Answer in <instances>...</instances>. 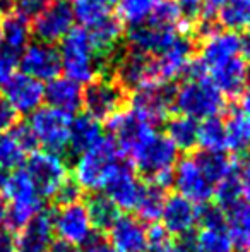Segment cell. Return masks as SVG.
<instances>
[{
    "mask_svg": "<svg viewBox=\"0 0 250 252\" xmlns=\"http://www.w3.org/2000/svg\"><path fill=\"white\" fill-rule=\"evenodd\" d=\"M187 74V79L175 88L173 108L180 115L190 117L197 122L209 117H218L224 110L226 98L200 72L195 62Z\"/></svg>",
    "mask_w": 250,
    "mask_h": 252,
    "instance_id": "1",
    "label": "cell"
},
{
    "mask_svg": "<svg viewBox=\"0 0 250 252\" xmlns=\"http://www.w3.org/2000/svg\"><path fill=\"white\" fill-rule=\"evenodd\" d=\"M178 153L180 151L165 134L154 132L129 156V159L147 184L168 189L178 161Z\"/></svg>",
    "mask_w": 250,
    "mask_h": 252,
    "instance_id": "2",
    "label": "cell"
},
{
    "mask_svg": "<svg viewBox=\"0 0 250 252\" xmlns=\"http://www.w3.org/2000/svg\"><path fill=\"white\" fill-rule=\"evenodd\" d=\"M62 62V72L65 77L83 84H87L101 76L105 59L94 48L89 34L84 28H72L58 47Z\"/></svg>",
    "mask_w": 250,
    "mask_h": 252,
    "instance_id": "3",
    "label": "cell"
},
{
    "mask_svg": "<svg viewBox=\"0 0 250 252\" xmlns=\"http://www.w3.org/2000/svg\"><path fill=\"white\" fill-rule=\"evenodd\" d=\"M125 156L110 137H103L87 151L77 155L74 163V180L86 192H101Z\"/></svg>",
    "mask_w": 250,
    "mask_h": 252,
    "instance_id": "4",
    "label": "cell"
},
{
    "mask_svg": "<svg viewBox=\"0 0 250 252\" xmlns=\"http://www.w3.org/2000/svg\"><path fill=\"white\" fill-rule=\"evenodd\" d=\"M238 55L250 57V48L240 33L211 26V24L200 30L199 59L194 60L200 70H206L214 63H220L223 60Z\"/></svg>",
    "mask_w": 250,
    "mask_h": 252,
    "instance_id": "5",
    "label": "cell"
},
{
    "mask_svg": "<svg viewBox=\"0 0 250 252\" xmlns=\"http://www.w3.org/2000/svg\"><path fill=\"white\" fill-rule=\"evenodd\" d=\"M70 120H72L70 113L47 105L40 106L36 112L31 113L28 126H29L38 146L60 155L69 146Z\"/></svg>",
    "mask_w": 250,
    "mask_h": 252,
    "instance_id": "6",
    "label": "cell"
},
{
    "mask_svg": "<svg viewBox=\"0 0 250 252\" xmlns=\"http://www.w3.org/2000/svg\"><path fill=\"white\" fill-rule=\"evenodd\" d=\"M24 170L43 199H54L58 187L69 179V168L62 155L47 150L31 153Z\"/></svg>",
    "mask_w": 250,
    "mask_h": 252,
    "instance_id": "7",
    "label": "cell"
},
{
    "mask_svg": "<svg viewBox=\"0 0 250 252\" xmlns=\"http://www.w3.org/2000/svg\"><path fill=\"white\" fill-rule=\"evenodd\" d=\"M107 122L108 130L111 134L110 139L117 144V148L125 158H129L151 134L156 132V126L130 106L122 108Z\"/></svg>",
    "mask_w": 250,
    "mask_h": 252,
    "instance_id": "8",
    "label": "cell"
},
{
    "mask_svg": "<svg viewBox=\"0 0 250 252\" xmlns=\"http://www.w3.org/2000/svg\"><path fill=\"white\" fill-rule=\"evenodd\" d=\"M74 16L69 0H50L31 23V34L36 41L43 43H60L74 28Z\"/></svg>",
    "mask_w": 250,
    "mask_h": 252,
    "instance_id": "9",
    "label": "cell"
},
{
    "mask_svg": "<svg viewBox=\"0 0 250 252\" xmlns=\"http://www.w3.org/2000/svg\"><path fill=\"white\" fill-rule=\"evenodd\" d=\"M175 86L160 79H151L139 90L132 91L130 108L158 126L173 110Z\"/></svg>",
    "mask_w": 250,
    "mask_h": 252,
    "instance_id": "10",
    "label": "cell"
},
{
    "mask_svg": "<svg viewBox=\"0 0 250 252\" xmlns=\"http://www.w3.org/2000/svg\"><path fill=\"white\" fill-rule=\"evenodd\" d=\"M125 91L110 77H96L83 90V106L86 113L98 120H108L124 108Z\"/></svg>",
    "mask_w": 250,
    "mask_h": 252,
    "instance_id": "11",
    "label": "cell"
},
{
    "mask_svg": "<svg viewBox=\"0 0 250 252\" xmlns=\"http://www.w3.org/2000/svg\"><path fill=\"white\" fill-rule=\"evenodd\" d=\"M171 187L177 194H180L182 197H185V199H189L197 206L206 204V202L213 199L214 186L206 179L200 166L197 165L194 155L185 156V158L177 161L173 168Z\"/></svg>",
    "mask_w": 250,
    "mask_h": 252,
    "instance_id": "12",
    "label": "cell"
},
{
    "mask_svg": "<svg viewBox=\"0 0 250 252\" xmlns=\"http://www.w3.org/2000/svg\"><path fill=\"white\" fill-rule=\"evenodd\" d=\"M194 63V43L189 36L178 34L165 50L153 57L154 79L173 83L187 74Z\"/></svg>",
    "mask_w": 250,
    "mask_h": 252,
    "instance_id": "13",
    "label": "cell"
},
{
    "mask_svg": "<svg viewBox=\"0 0 250 252\" xmlns=\"http://www.w3.org/2000/svg\"><path fill=\"white\" fill-rule=\"evenodd\" d=\"M54 230L62 240L72 242L76 246H86L94 235L93 223L86 211L83 201L74 204L58 206L54 211Z\"/></svg>",
    "mask_w": 250,
    "mask_h": 252,
    "instance_id": "14",
    "label": "cell"
},
{
    "mask_svg": "<svg viewBox=\"0 0 250 252\" xmlns=\"http://www.w3.org/2000/svg\"><path fill=\"white\" fill-rule=\"evenodd\" d=\"M23 74L34 77L40 83H48L60 76L62 62L60 53L55 45L34 41L19 53V63Z\"/></svg>",
    "mask_w": 250,
    "mask_h": 252,
    "instance_id": "15",
    "label": "cell"
},
{
    "mask_svg": "<svg viewBox=\"0 0 250 252\" xmlns=\"http://www.w3.org/2000/svg\"><path fill=\"white\" fill-rule=\"evenodd\" d=\"M200 72L220 90L224 98H237L250 79V57H231Z\"/></svg>",
    "mask_w": 250,
    "mask_h": 252,
    "instance_id": "16",
    "label": "cell"
},
{
    "mask_svg": "<svg viewBox=\"0 0 250 252\" xmlns=\"http://www.w3.org/2000/svg\"><path fill=\"white\" fill-rule=\"evenodd\" d=\"M2 98L21 115H31L45 100V86L28 74H14L2 86Z\"/></svg>",
    "mask_w": 250,
    "mask_h": 252,
    "instance_id": "17",
    "label": "cell"
},
{
    "mask_svg": "<svg viewBox=\"0 0 250 252\" xmlns=\"http://www.w3.org/2000/svg\"><path fill=\"white\" fill-rule=\"evenodd\" d=\"M142 189L144 184L137 179L134 166L127 159H124L113 172V175L108 179L103 194L117 206L118 211L129 213L136 211V206L140 199Z\"/></svg>",
    "mask_w": 250,
    "mask_h": 252,
    "instance_id": "18",
    "label": "cell"
},
{
    "mask_svg": "<svg viewBox=\"0 0 250 252\" xmlns=\"http://www.w3.org/2000/svg\"><path fill=\"white\" fill-rule=\"evenodd\" d=\"M154 79L153 57L136 50H127L117 57L113 67V81L124 91H136Z\"/></svg>",
    "mask_w": 250,
    "mask_h": 252,
    "instance_id": "19",
    "label": "cell"
},
{
    "mask_svg": "<svg viewBox=\"0 0 250 252\" xmlns=\"http://www.w3.org/2000/svg\"><path fill=\"white\" fill-rule=\"evenodd\" d=\"M161 226L171 237H184L192 233L197 225V204L173 192L165 199L163 211L160 216Z\"/></svg>",
    "mask_w": 250,
    "mask_h": 252,
    "instance_id": "20",
    "label": "cell"
},
{
    "mask_svg": "<svg viewBox=\"0 0 250 252\" xmlns=\"http://www.w3.org/2000/svg\"><path fill=\"white\" fill-rule=\"evenodd\" d=\"M54 235V211L41 209L16 235V252H48Z\"/></svg>",
    "mask_w": 250,
    "mask_h": 252,
    "instance_id": "21",
    "label": "cell"
},
{
    "mask_svg": "<svg viewBox=\"0 0 250 252\" xmlns=\"http://www.w3.org/2000/svg\"><path fill=\"white\" fill-rule=\"evenodd\" d=\"M108 242L118 252H146L149 237L146 223L137 216H118L108 230Z\"/></svg>",
    "mask_w": 250,
    "mask_h": 252,
    "instance_id": "22",
    "label": "cell"
},
{
    "mask_svg": "<svg viewBox=\"0 0 250 252\" xmlns=\"http://www.w3.org/2000/svg\"><path fill=\"white\" fill-rule=\"evenodd\" d=\"M45 100L52 108L62 110L72 115L83 108V86L65 76H58L47 83Z\"/></svg>",
    "mask_w": 250,
    "mask_h": 252,
    "instance_id": "23",
    "label": "cell"
},
{
    "mask_svg": "<svg viewBox=\"0 0 250 252\" xmlns=\"http://www.w3.org/2000/svg\"><path fill=\"white\" fill-rule=\"evenodd\" d=\"M103 126L101 120L91 117L89 113H77L70 120V130H69V150L74 155L87 151L103 139Z\"/></svg>",
    "mask_w": 250,
    "mask_h": 252,
    "instance_id": "24",
    "label": "cell"
},
{
    "mask_svg": "<svg viewBox=\"0 0 250 252\" xmlns=\"http://www.w3.org/2000/svg\"><path fill=\"white\" fill-rule=\"evenodd\" d=\"M86 31L89 34L91 41H93L94 48L107 60L108 57L115 55L118 45H120L122 36H124V24L117 17L110 16L107 19L100 21L98 24H94V26L87 28Z\"/></svg>",
    "mask_w": 250,
    "mask_h": 252,
    "instance_id": "25",
    "label": "cell"
},
{
    "mask_svg": "<svg viewBox=\"0 0 250 252\" xmlns=\"http://www.w3.org/2000/svg\"><path fill=\"white\" fill-rule=\"evenodd\" d=\"M31 21L17 10L2 16V47L19 55L29 45L31 40Z\"/></svg>",
    "mask_w": 250,
    "mask_h": 252,
    "instance_id": "26",
    "label": "cell"
},
{
    "mask_svg": "<svg viewBox=\"0 0 250 252\" xmlns=\"http://www.w3.org/2000/svg\"><path fill=\"white\" fill-rule=\"evenodd\" d=\"M226 151L244 156L250 153V117L235 110L224 120Z\"/></svg>",
    "mask_w": 250,
    "mask_h": 252,
    "instance_id": "27",
    "label": "cell"
},
{
    "mask_svg": "<svg viewBox=\"0 0 250 252\" xmlns=\"http://www.w3.org/2000/svg\"><path fill=\"white\" fill-rule=\"evenodd\" d=\"M220 28L242 31L250 24V0H221L213 14Z\"/></svg>",
    "mask_w": 250,
    "mask_h": 252,
    "instance_id": "28",
    "label": "cell"
},
{
    "mask_svg": "<svg viewBox=\"0 0 250 252\" xmlns=\"http://www.w3.org/2000/svg\"><path fill=\"white\" fill-rule=\"evenodd\" d=\"M69 3L74 21L84 30L113 16L115 0H70Z\"/></svg>",
    "mask_w": 250,
    "mask_h": 252,
    "instance_id": "29",
    "label": "cell"
},
{
    "mask_svg": "<svg viewBox=\"0 0 250 252\" xmlns=\"http://www.w3.org/2000/svg\"><path fill=\"white\" fill-rule=\"evenodd\" d=\"M197 130L199 122L185 115H175L167 122L165 136L173 143L178 151H192L197 148Z\"/></svg>",
    "mask_w": 250,
    "mask_h": 252,
    "instance_id": "30",
    "label": "cell"
},
{
    "mask_svg": "<svg viewBox=\"0 0 250 252\" xmlns=\"http://www.w3.org/2000/svg\"><path fill=\"white\" fill-rule=\"evenodd\" d=\"M84 206L96 232H108L115 220L120 216L118 208L103 192H91Z\"/></svg>",
    "mask_w": 250,
    "mask_h": 252,
    "instance_id": "31",
    "label": "cell"
},
{
    "mask_svg": "<svg viewBox=\"0 0 250 252\" xmlns=\"http://www.w3.org/2000/svg\"><path fill=\"white\" fill-rule=\"evenodd\" d=\"M226 220L235 252H250V202H240L226 213Z\"/></svg>",
    "mask_w": 250,
    "mask_h": 252,
    "instance_id": "32",
    "label": "cell"
},
{
    "mask_svg": "<svg viewBox=\"0 0 250 252\" xmlns=\"http://www.w3.org/2000/svg\"><path fill=\"white\" fill-rule=\"evenodd\" d=\"M160 0H115V14L124 26L136 28L147 23Z\"/></svg>",
    "mask_w": 250,
    "mask_h": 252,
    "instance_id": "33",
    "label": "cell"
},
{
    "mask_svg": "<svg viewBox=\"0 0 250 252\" xmlns=\"http://www.w3.org/2000/svg\"><path fill=\"white\" fill-rule=\"evenodd\" d=\"M195 252H235L233 239L226 226H200L194 233Z\"/></svg>",
    "mask_w": 250,
    "mask_h": 252,
    "instance_id": "34",
    "label": "cell"
},
{
    "mask_svg": "<svg viewBox=\"0 0 250 252\" xmlns=\"http://www.w3.org/2000/svg\"><path fill=\"white\" fill-rule=\"evenodd\" d=\"M194 158L213 186L233 173L235 163L231 161L230 156L224 155V151H199L194 155Z\"/></svg>",
    "mask_w": 250,
    "mask_h": 252,
    "instance_id": "35",
    "label": "cell"
},
{
    "mask_svg": "<svg viewBox=\"0 0 250 252\" xmlns=\"http://www.w3.org/2000/svg\"><path fill=\"white\" fill-rule=\"evenodd\" d=\"M165 199H167V189L158 187L154 184H144L140 199L136 206L137 218L142 223H156L160 221L161 211H163Z\"/></svg>",
    "mask_w": 250,
    "mask_h": 252,
    "instance_id": "36",
    "label": "cell"
},
{
    "mask_svg": "<svg viewBox=\"0 0 250 252\" xmlns=\"http://www.w3.org/2000/svg\"><path fill=\"white\" fill-rule=\"evenodd\" d=\"M197 146L200 148V151H226L224 120L220 115L209 117L199 122Z\"/></svg>",
    "mask_w": 250,
    "mask_h": 252,
    "instance_id": "37",
    "label": "cell"
},
{
    "mask_svg": "<svg viewBox=\"0 0 250 252\" xmlns=\"http://www.w3.org/2000/svg\"><path fill=\"white\" fill-rule=\"evenodd\" d=\"M213 199L218 208H221L224 213H230L233 208H237L240 202H244V194L242 187L238 184L235 173H230L223 180L214 186L213 189Z\"/></svg>",
    "mask_w": 250,
    "mask_h": 252,
    "instance_id": "38",
    "label": "cell"
},
{
    "mask_svg": "<svg viewBox=\"0 0 250 252\" xmlns=\"http://www.w3.org/2000/svg\"><path fill=\"white\" fill-rule=\"evenodd\" d=\"M26 155L28 153L10 134V130L0 134V172L10 173L21 168V165L26 159Z\"/></svg>",
    "mask_w": 250,
    "mask_h": 252,
    "instance_id": "39",
    "label": "cell"
},
{
    "mask_svg": "<svg viewBox=\"0 0 250 252\" xmlns=\"http://www.w3.org/2000/svg\"><path fill=\"white\" fill-rule=\"evenodd\" d=\"M175 5L180 26L197 28L207 21L206 0H171Z\"/></svg>",
    "mask_w": 250,
    "mask_h": 252,
    "instance_id": "40",
    "label": "cell"
},
{
    "mask_svg": "<svg viewBox=\"0 0 250 252\" xmlns=\"http://www.w3.org/2000/svg\"><path fill=\"white\" fill-rule=\"evenodd\" d=\"M147 237H149V244L146 252H177L173 239L165 232L161 225H153L151 228H147Z\"/></svg>",
    "mask_w": 250,
    "mask_h": 252,
    "instance_id": "41",
    "label": "cell"
},
{
    "mask_svg": "<svg viewBox=\"0 0 250 252\" xmlns=\"http://www.w3.org/2000/svg\"><path fill=\"white\" fill-rule=\"evenodd\" d=\"M84 190L79 187V184L74 179H67L65 182L58 187V190L54 196V202L58 206H67V204H74V202H79L83 199Z\"/></svg>",
    "mask_w": 250,
    "mask_h": 252,
    "instance_id": "42",
    "label": "cell"
},
{
    "mask_svg": "<svg viewBox=\"0 0 250 252\" xmlns=\"http://www.w3.org/2000/svg\"><path fill=\"white\" fill-rule=\"evenodd\" d=\"M17 63H19V55L0 45V88L16 74V69L19 67Z\"/></svg>",
    "mask_w": 250,
    "mask_h": 252,
    "instance_id": "43",
    "label": "cell"
},
{
    "mask_svg": "<svg viewBox=\"0 0 250 252\" xmlns=\"http://www.w3.org/2000/svg\"><path fill=\"white\" fill-rule=\"evenodd\" d=\"M233 173L242 187L244 201L250 202V153L238 158V161L233 166Z\"/></svg>",
    "mask_w": 250,
    "mask_h": 252,
    "instance_id": "44",
    "label": "cell"
},
{
    "mask_svg": "<svg viewBox=\"0 0 250 252\" xmlns=\"http://www.w3.org/2000/svg\"><path fill=\"white\" fill-rule=\"evenodd\" d=\"M10 134L16 137V141L23 146V150L26 153H29L31 155L33 151L38 150V143H36V139H34L33 132H31L29 126H28V122L16 124V126L10 129Z\"/></svg>",
    "mask_w": 250,
    "mask_h": 252,
    "instance_id": "45",
    "label": "cell"
},
{
    "mask_svg": "<svg viewBox=\"0 0 250 252\" xmlns=\"http://www.w3.org/2000/svg\"><path fill=\"white\" fill-rule=\"evenodd\" d=\"M50 0H14V10L26 16L28 19L34 17L41 9H43Z\"/></svg>",
    "mask_w": 250,
    "mask_h": 252,
    "instance_id": "46",
    "label": "cell"
},
{
    "mask_svg": "<svg viewBox=\"0 0 250 252\" xmlns=\"http://www.w3.org/2000/svg\"><path fill=\"white\" fill-rule=\"evenodd\" d=\"M17 124V113L12 110V106L9 105L0 94V130L7 132Z\"/></svg>",
    "mask_w": 250,
    "mask_h": 252,
    "instance_id": "47",
    "label": "cell"
},
{
    "mask_svg": "<svg viewBox=\"0 0 250 252\" xmlns=\"http://www.w3.org/2000/svg\"><path fill=\"white\" fill-rule=\"evenodd\" d=\"M83 252H118V251L115 249V247L111 246V244L108 242L107 239L94 235L93 239H91L89 242L84 246Z\"/></svg>",
    "mask_w": 250,
    "mask_h": 252,
    "instance_id": "48",
    "label": "cell"
},
{
    "mask_svg": "<svg viewBox=\"0 0 250 252\" xmlns=\"http://www.w3.org/2000/svg\"><path fill=\"white\" fill-rule=\"evenodd\" d=\"M0 252H16V235L7 226L0 228Z\"/></svg>",
    "mask_w": 250,
    "mask_h": 252,
    "instance_id": "49",
    "label": "cell"
},
{
    "mask_svg": "<svg viewBox=\"0 0 250 252\" xmlns=\"http://www.w3.org/2000/svg\"><path fill=\"white\" fill-rule=\"evenodd\" d=\"M48 252H83V247L81 246H76L72 242H67V240H54L50 246Z\"/></svg>",
    "mask_w": 250,
    "mask_h": 252,
    "instance_id": "50",
    "label": "cell"
},
{
    "mask_svg": "<svg viewBox=\"0 0 250 252\" xmlns=\"http://www.w3.org/2000/svg\"><path fill=\"white\" fill-rule=\"evenodd\" d=\"M237 98H238V110H240L242 113H245V115L250 117V79Z\"/></svg>",
    "mask_w": 250,
    "mask_h": 252,
    "instance_id": "51",
    "label": "cell"
},
{
    "mask_svg": "<svg viewBox=\"0 0 250 252\" xmlns=\"http://www.w3.org/2000/svg\"><path fill=\"white\" fill-rule=\"evenodd\" d=\"M5 220H7V201L2 196V192H0V228L5 226Z\"/></svg>",
    "mask_w": 250,
    "mask_h": 252,
    "instance_id": "52",
    "label": "cell"
},
{
    "mask_svg": "<svg viewBox=\"0 0 250 252\" xmlns=\"http://www.w3.org/2000/svg\"><path fill=\"white\" fill-rule=\"evenodd\" d=\"M221 3V0H206V16L207 19H213V14L216 10V7Z\"/></svg>",
    "mask_w": 250,
    "mask_h": 252,
    "instance_id": "53",
    "label": "cell"
},
{
    "mask_svg": "<svg viewBox=\"0 0 250 252\" xmlns=\"http://www.w3.org/2000/svg\"><path fill=\"white\" fill-rule=\"evenodd\" d=\"M245 41H247V45H249V48H250V24L247 28H245Z\"/></svg>",
    "mask_w": 250,
    "mask_h": 252,
    "instance_id": "54",
    "label": "cell"
},
{
    "mask_svg": "<svg viewBox=\"0 0 250 252\" xmlns=\"http://www.w3.org/2000/svg\"><path fill=\"white\" fill-rule=\"evenodd\" d=\"M0 45H2V14H0Z\"/></svg>",
    "mask_w": 250,
    "mask_h": 252,
    "instance_id": "55",
    "label": "cell"
},
{
    "mask_svg": "<svg viewBox=\"0 0 250 252\" xmlns=\"http://www.w3.org/2000/svg\"><path fill=\"white\" fill-rule=\"evenodd\" d=\"M3 177H5V173L0 172V186H2V182H3Z\"/></svg>",
    "mask_w": 250,
    "mask_h": 252,
    "instance_id": "56",
    "label": "cell"
}]
</instances>
